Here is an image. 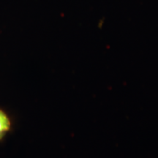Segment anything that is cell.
Returning a JSON list of instances; mask_svg holds the SVG:
<instances>
[{
    "mask_svg": "<svg viewBox=\"0 0 158 158\" xmlns=\"http://www.w3.org/2000/svg\"><path fill=\"white\" fill-rule=\"evenodd\" d=\"M10 121L5 112L0 110V139L10 128Z\"/></svg>",
    "mask_w": 158,
    "mask_h": 158,
    "instance_id": "obj_1",
    "label": "cell"
}]
</instances>
